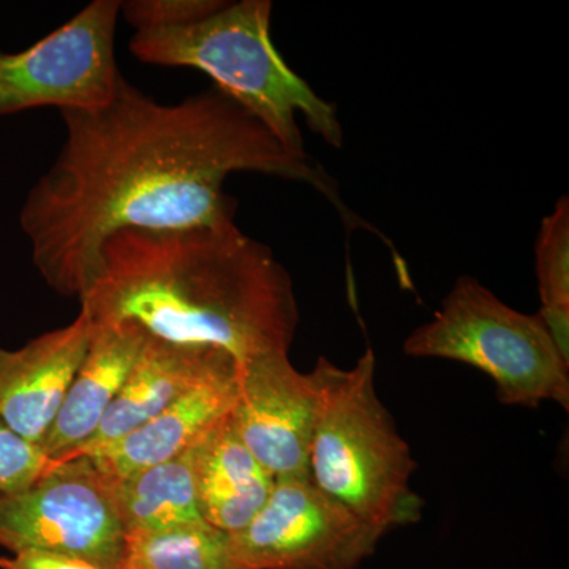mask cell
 <instances>
[{
	"mask_svg": "<svg viewBox=\"0 0 569 569\" xmlns=\"http://www.w3.org/2000/svg\"><path fill=\"white\" fill-rule=\"evenodd\" d=\"M61 114L66 141L26 197L20 223L37 271L67 298L91 290L111 236L234 220V198L223 190L233 173L305 182L348 230L362 227L310 157L288 151L217 88L162 103L122 77L110 103Z\"/></svg>",
	"mask_w": 569,
	"mask_h": 569,
	"instance_id": "cell-1",
	"label": "cell"
},
{
	"mask_svg": "<svg viewBox=\"0 0 569 569\" xmlns=\"http://www.w3.org/2000/svg\"><path fill=\"white\" fill-rule=\"evenodd\" d=\"M80 306L93 323L132 321L156 339L224 351L239 365L288 353L299 325L287 269L234 220L111 236Z\"/></svg>",
	"mask_w": 569,
	"mask_h": 569,
	"instance_id": "cell-2",
	"label": "cell"
},
{
	"mask_svg": "<svg viewBox=\"0 0 569 569\" xmlns=\"http://www.w3.org/2000/svg\"><path fill=\"white\" fill-rule=\"evenodd\" d=\"M271 17V0L224 2L186 28L134 32L129 50L151 66L203 71L213 88L241 104L295 156L309 157L298 114L321 140L340 148L343 130L336 104L318 96L277 51Z\"/></svg>",
	"mask_w": 569,
	"mask_h": 569,
	"instance_id": "cell-3",
	"label": "cell"
},
{
	"mask_svg": "<svg viewBox=\"0 0 569 569\" xmlns=\"http://www.w3.org/2000/svg\"><path fill=\"white\" fill-rule=\"evenodd\" d=\"M377 359L367 350L351 369L318 359L320 413L307 477L355 518L389 530L422 519L425 500L411 488L417 460L376 387Z\"/></svg>",
	"mask_w": 569,
	"mask_h": 569,
	"instance_id": "cell-4",
	"label": "cell"
},
{
	"mask_svg": "<svg viewBox=\"0 0 569 569\" xmlns=\"http://www.w3.org/2000/svg\"><path fill=\"white\" fill-rule=\"evenodd\" d=\"M403 353L481 370L505 406L556 402L569 410V366L538 317L505 305L473 277L458 279L436 317L408 336Z\"/></svg>",
	"mask_w": 569,
	"mask_h": 569,
	"instance_id": "cell-5",
	"label": "cell"
},
{
	"mask_svg": "<svg viewBox=\"0 0 569 569\" xmlns=\"http://www.w3.org/2000/svg\"><path fill=\"white\" fill-rule=\"evenodd\" d=\"M121 518L111 481L89 458L51 462L32 485L0 493V548L47 550L118 569Z\"/></svg>",
	"mask_w": 569,
	"mask_h": 569,
	"instance_id": "cell-6",
	"label": "cell"
},
{
	"mask_svg": "<svg viewBox=\"0 0 569 569\" xmlns=\"http://www.w3.org/2000/svg\"><path fill=\"white\" fill-rule=\"evenodd\" d=\"M119 17V0H93L28 50L0 51V116L110 103L122 80L114 52Z\"/></svg>",
	"mask_w": 569,
	"mask_h": 569,
	"instance_id": "cell-7",
	"label": "cell"
},
{
	"mask_svg": "<svg viewBox=\"0 0 569 569\" xmlns=\"http://www.w3.org/2000/svg\"><path fill=\"white\" fill-rule=\"evenodd\" d=\"M230 537L247 569H358L385 533L296 478L277 479L264 507Z\"/></svg>",
	"mask_w": 569,
	"mask_h": 569,
	"instance_id": "cell-8",
	"label": "cell"
},
{
	"mask_svg": "<svg viewBox=\"0 0 569 569\" xmlns=\"http://www.w3.org/2000/svg\"><path fill=\"white\" fill-rule=\"evenodd\" d=\"M317 373H302L288 353L258 356L239 365L231 426L277 479L307 477L310 445L320 413Z\"/></svg>",
	"mask_w": 569,
	"mask_h": 569,
	"instance_id": "cell-9",
	"label": "cell"
},
{
	"mask_svg": "<svg viewBox=\"0 0 569 569\" xmlns=\"http://www.w3.org/2000/svg\"><path fill=\"white\" fill-rule=\"evenodd\" d=\"M91 335V318L80 310L69 326L44 332L18 350L0 347V421L40 448Z\"/></svg>",
	"mask_w": 569,
	"mask_h": 569,
	"instance_id": "cell-10",
	"label": "cell"
},
{
	"mask_svg": "<svg viewBox=\"0 0 569 569\" xmlns=\"http://www.w3.org/2000/svg\"><path fill=\"white\" fill-rule=\"evenodd\" d=\"M238 383L239 362L234 358L223 359L173 406L82 458L91 459L108 481L178 458L230 418L238 399Z\"/></svg>",
	"mask_w": 569,
	"mask_h": 569,
	"instance_id": "cell-11",
	"label": "cell"
},
{
	"mask_svg": "<svg viewBox=\"0 0 569 569\" xmlns=\"http://www.w3.org/2000/svg\"><path fill=\"white\" fill-rule=\"evenodd\" d=\"M146 340L148 332L132 321H92L88 351L40 447L51 462L73 458L96 436Z\"/></svg>",
	"mask_w": 569,
	"mask_h": 569,
	"instance_id": "cell-12",
	"label": "cell"
},
{
	"mask_svg": "<svg viewBox=\"0 0 569 569\" xmlns=\"http://www.w3.org/2000/svg\"><path fill=\"white\" fill-rule=\"evenodd\" d=\"M227 358L233 356L212 348L176 346L148 335L96 436L73 458L88 456L151 421Z\"/></svg>",
	"mask_w": 569,
	"mask_h": 569,
	"instance_id": "cell-13",
	"label": "cell"
},
{
	"mask_svg": "<svg viewBox=\"0 0 569 569\" xmlns=\"http://www.w3.org/2000/svg\"><path fill=\"white\" fill-rule=\"evenodd\" d=\"M198 509L206 523L236 533L264 507L276 478L238 437L230 418L190 449Z\"/></svg>",
	"mask_w": 569,
	"mask_h": 569,
	"instance_id": "cell-14",
	"label": "cell"
},
{
	"mask_svg": "<svg viewBox=\"0 0 569 569\" xmlns=\"http://www.w3.org/2000/svg\"><path fill=\"white\" fill-rule=\"evenodd\" d=\"M123 535L204 522L198 509L190 451L111 481Z\"/></svg>",
	"mask_w": 569,
	"mask_h": 569,
	"instance_id": "cell-15",
	"label": "cell"
},
{
	"mask_svg": "<svg viewBox=\"0 0 569 569\" xmlns=\"http://www.w3.org/2000/svg\"><path fill=\"white\" fill-rule=\"evenodd\" d=\"M118 569H247L230 533L200 522L153 533L126 535Z\"/></svg>",
	"mask_w": 569,
	"mask_h": 569,
	"instance_id": "cell-16",
	"label": "cell"
},
{
	"mask_svg": "<svg viewBox=\"0 0 569 569\" xmlns=\"http://www.w3.org/2000/svg\"><path fill=\"white\" fill-rule=\"evenodd\" d=\"M541 307H569V200L561 197L545 217L535 246Z\"/></svg>",
	"mask_w": 569,
	"mask_h": 569,
	"instance_id": "cell-17",
	"label": "cell"
},
{
	"mask_svg": "<svg viewBox=\"0 0 569 569\" xmlns=\"http://www.w3.org/2000/svg\"><path fill=\"white\" fill-rule=\"evenodd\" d=\"M222 0H130L121 2V17L134 32L167 31L203 21L222 9Z\"/></svg>",
	"mask_w": 569,
	"mask_h": 569,
	"instance_id": "cell-18",
	"label": "cell"
},
{
	"mask_svg": "<svg viewBox=\"0 0 569 569\" xmlns=\"http://www.w3.org/2000/svg\"><path fill=\"white\" fill-rule=\"evenodd\" d=\"M50 466L51 460L39 447L0 421V493L32 485Z\"/></svg>",
	"mask_w": 569,
	"mask_h": 569,
	"instance_id": "cell-19",
	"label": "cell"
},
{
	"mask_svg": "<svg viewBox=\"0 0 569 569\" xmlns=\"http://www.w3.org/2000/svg\"><path fill=\"white\" fill-rule=\"evenodd\" d=\"M0 569H102L91 561L47 552V550H21L10 557H0Z\"/></svg>",
	"mask_w": 569,
	"mask_h": 569,
	"instance_id": "cell-20",
	"label": "cell"
},
{
	"mask_svg": "<svg viewBox=\"0 0 569 569\" xmlns=\"http://www.w3.org/2000/svg\"><path fill=\"white\" fill-rule=\"evenodd\" d=\"M535 316L569 366V307H541Z\"/></svg>",
	"mask_w": 569,
	"mask_h": 569,
	"instance_id": "cell-21",
	"label": "cell"
}]
</instances>
